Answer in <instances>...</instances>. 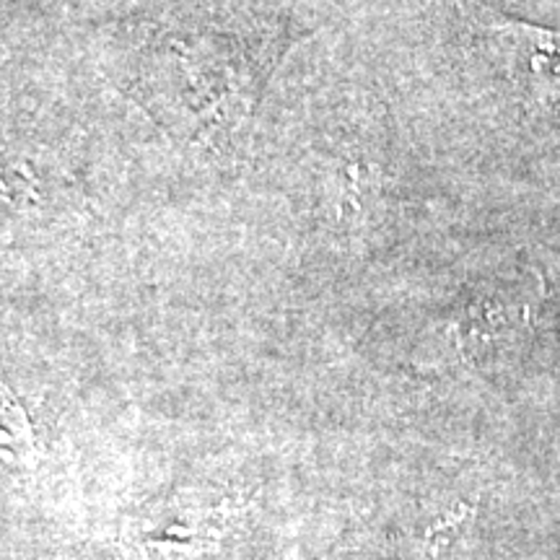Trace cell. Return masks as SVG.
Wrapping results in <instances>:
<instances>
[{
	"label": "cell",
	"mask_w": 560,
	"mask_h": 560,
	"mask_svg": "<svg viewBox=\"0 0 560 560\" xmlns=\"http://www.w3.org/2000/svg\"><path fill=\"white\" fill-rule=\"evenodd\" d=\"M493 34L516 86L532 102L560 109V32L501 21L493 24Z\"/></svg>",
	"instance_id": "1"
}]
</instances>
